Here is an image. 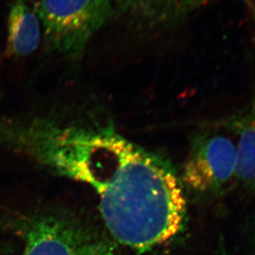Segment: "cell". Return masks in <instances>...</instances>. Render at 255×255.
<instances>
[{"mask_svg": "<svg viewBox=\"0 0 255 255\" xmlns=\"http://www.w3.org/2000/svg\"><path fill=\"white\" fill-rule=\"evenodd\" d=\"M0 144L92 188L108 231L126 247L148 251L187 226L184 188L171 163L114 130L0 121Z\"/></svg>", "mask_w": 255, "mask_h": 255, "instance_id": "obj_1", "label": "cell"}, {"mask_svg": "<svg viewBox=\"0 0 255 255\" xmlns=\"http://www.w3.org/2000/svg\"><path fill=\"white\" fill-rule=\"evenodd\" d=\"M237 166L236 141L224 128L210 123L192 136L180 180L196 201H213L236 182Z\"/></svg>", "mask_w": 255, "mask_h": 255, "instance_id": "obj_2", "label": "cell"}, {"mask_svg": "<svg viewBox=\"0 0 255 255\" xmlns=\"http://www.w3.org/2000/svg\"><path fill=\"white\" fill-rule=\"evenodd\" d=\"M37 12L47 47L75 57L107 22L111 0H38Z\"/></svg>", "mask_w": 255, "mask_h": 255, "instance_id": "obj_3", "label": "cell"}, {"mask_svg": "<svg viewBox=\"0 0 255 255\" xmlns=\"http://www.w3.org/2000/svg\"><path fill=\"white\" fill-rule=\"evenodd\" d=\"M27 221L21 255H117L113 244L75 219L49 215Z\"/></svg>", "mask_w": 255, "mask_h": 255, "instance_id": "obj_4", "label": "cell"}, {"mask_svg": "<svg viewBox=\"0 0 255 255\" xmlns=\"http://www.w3.org/2000/svg\"><path fill=\"white\" fill-rule=\"evenodd\" d=\"M213 124L235 135L238 151L236 183L245 191L255 192V109Z\"/></svg>", "mask_w": 255, "mask_h": 255, "instance_id": "obj_5", "label": "cell"}, {"mask_svg": "<svg viewBox=\"0 0 255 255\" xmlns=\"http://www.w3.org/2000/svg\"><path fill=\"white\" fill-rule=\"evenodd\" d=\"M41 42L39 19L24 0H16L7 17V52L25 57L37 49Z\"/></svg>", "mask_w": 255, "mask_h": 255, "instance_id": "obj_6", "label": "cell"}, {"mask_svg": "<svg viewBox=\"0 0 255 255\" xmlns=\"http://www.w3.org/2000/svg\"><path fill=\"white\" fill-rule=\"evenodd\" d=\"M208 0H117L130 14L152 24L167 25L186 19Z\"/></svg>", "mask_w": 255, "mask_h": 255, "instance_id": "obj_7", "label": "cell"}, {"mask_svg": "<svg viewBox=\"0 0 255 255\" xmlns=\"http://www.w3.org/2000/svg\"><path fill=\"white\" fill-rule=\"evenodd\" d=\"M216 255H231L226 249L223 237H220L219 239L218 243L216 246Z\"/></svg>", "mask_w": 255, "mask_h": 255, "instance_id": "obj_8", "label": "cell"}, {"mask_svg": "<svg viewBox=\"0 0 255 255\" xmlns=\"http://www.w3.org/2000/svg\"><path fill=\"white\" fill-rule=\"evenodd\" d=\"M244 2L248 7L255 21V0H244Z\"/></svg>", "mask_w": 255, "mask_h": 255, "instance_id": "obj_9", "label": "cell"}]
</instances>
